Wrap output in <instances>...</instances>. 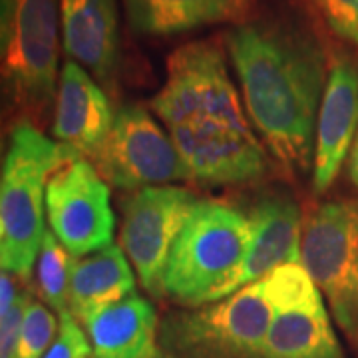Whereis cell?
I'll use <instances>...</instances> for the list:
<instances>
[{
  "mask_svg": "<svg viewBox=\"0 0 358 358\" xmlns=\"http://www.w3.org/2000/svg\"><path fill=\"white\" fill-rule=\"evenodd\" d=\"M225 44L271 152L291 171L308 169L329 78L320 42L293 22L255 20L227 30Z\"/></svg>",
  "mask_w": 358,
  "mask_h": 358,
  "instance_id": "obj_1",
  "label": "cell"
},
{
  "mask_svg": "<svg viewBox=\"0 0 358 358\" xmlns=\"http://www.w3.org/2000/svg\"><path fill=\"white\" fill-rule=\"evenodd\" d=\"M80 157L42 129L16 122L0 185V221L4 229L2 271L28 281L42 247L46 185L50 176Z\"/></svg>",
  "mask_w": 358,
  "mask_h": 358,
  "instance_id": "obj_2",
  "label": "cell"
},
{
  "mask_svg": "<svg viewBox=\"0 0 358 358\" xmlns=\"http://www.w3.org/2000/svg\"><path fill=\"white\" fill-rule=\"evenodd\" d=\"M251 245V221L223 201H195L167 261L164 291L185 305L221 301Z\"/></svg>",
  "mask_w": 358,
  "mask_h": 358,
  "instance_id": "obj_3",
  "label": "cell"
},
{
  "mask_svg": "<svg viewBox=\"0 0 358 358\" xmlns=\"http://www.w3.org/2000/svg\"><path fill=\"white\" fill-rule=\"evenodd\" d=\"M58 2L16 0L13 42L0 66V84L18 122L38 129L54 114L58 92Z\"/></svg>",
  "mask_w": 358,
  "mask_h": 358,
  "instance_id": "obj_4",
  "label": "cell"
},
{
  "mask_svg": "<svg viewBox=\"0 0 358 358\" xmlns=\"http://www.w3.org/2000/svg\"><path fill=\"white\" fill-rule=\"evenodd\" d=\"M301 265L329 299L338 324L358 336V201H327L308 213Z\"/></svg>",
  "mask_w": 358,
  "mask_h": 358,
  "instance_id": "obj_5",
  "label": "cell"
},
{
  "mask_svg": "<svg viewBox=\"0 0 358 358\" xmlns=\"http://www.w3.org/2000/svg\"><path fill=\"white\" fill-rule=\"evenodd\" d=\"M152 110L173 128L193 120H215L233 128H249L231 82L225 56L213 42H192L167 60L164 88L152 100Z\"/></svg>",
  "mask_w": 358,
  "mask_h": 358,
  "instance_id": "obj_6",
  "label": "cell"
},
{
  "mask_svg": "<svg viewBox=\"0 0 358 358\" xmlns=\"http://www.w3.org/2000/svg\"><path fill=\"white\" fill-rule=\"evenodd\" d=\"M94 162L100 176L120 189L192 179L171 136L141 106H122L115 112L112 131Z\"/></svg>",
  "mask_w": 358,
  "mask_h": 358,
  "instance_id": "obj_7",
  "label": "cell"
},
{
  "mask_svg": "<svg viewBox=\"0 0 358 358\" xmlns=\"http://www.w3.org/2000/svg\"><path fill=\"white\" fill-rule=\"evenodd\" d=\"M46 219L72 257L112 245L115 217L110 187L88 159L76 157L52 173L46 185Z\"/></svg>",
  "mask_w": 358,
  "mask_h": 358,
  "instance_id": "obj_8",
  "label": "cell"
},
{
  "mask_svg": "<svg viewBox=\"0 0 358 358\" xmlns=\"http://www.w3.org/2000/svg\"><path fill=\"white\" fill-rule=\"evenodd\" d=\"M275 317L261 355L265 358H341L319 287L301 263L267 277Z\"/></svg>",
  "mask_w": 358,
  "mask_h": 358,
  "instance_id": "obj_9",
  "label": "cell"
},
{
  "mask_svg": "<svg viewBox=\"0 0 358 358\" xmlns=\"http://www.w3.org/2000/svg\"><path fill=\"white\" fill-rule=\"evenodd\" d=\"M193 205L192 193L176 185L143 187L124 205L122 251L129 257L141 287L154 296L166 293L167 261Z\"/></svg>",
  "mask_w": 358,
  "mask_h": 358,
  "instance_id": "obj_10",
  "label": "cell"
},
{
  "mask_svg": "<svg viewBox=\"0 0 358 358\" xmlns=\"http://www.w3.org/2000/svg\"><path fill=\"white\" fill-rule=\"evenodd\" d=\"M192 179L205 183H243L263 176L267 157L249 128L215 120H193L169 128Z\"/></svg>",
  "mask_w": 358,
  "mask_h": 358,
  "instance_id": "obj_11",
  "label": "cell"
},
{
  "mask_svg": "<svg viewBox=\"0 0 358 358\" xmlns=\"http://www.w3.org/2000/svg\"><path fill=\"white\" fill-rule=\"evenodd\" d=\"M60 28L68 60L114 92L122 62L117 0H60Z\"/></svg>",
  "mask_w": 358,
  "mask_h": 358,
  "instance_id": "obj_12",
  "label": "cell"
},
{
  "mask_svg": "<svg viewBox=\"0 0 358 358\" xmlns=\"http://www.w3.org/2000/svg\"><path fill=\"white\" fill-rule=\"evenodd\" d=\"M52 134L84 159H94L108 140L114 114L102 86L72 60H66L54 102Z\"/></svg>",
  "mask_w": 358,
  "mask_h": 358,
  "instance_id": "obj_13",
  "label": "cell"
},
{
  "mask_svg": "<svg viewBox=\"0 0 358 358\" xmlns=\"http://www.w3.org/2000/svg\"><path fill=\"white\" fill-rule=\"evenodd\" d=\"M358 68L348 56H336L320 102L315 138V192L333 185L358 131Z\"/></svg>",
  "mask_w": 358,
  "mask_h": 358,
  "instance_id": "obj_14",
  "label": "cell"
},
{
  "mask_svg": "<svg viewBox=\"0 0 358 358\" xmlns=\"http://www.w3.org/2000/svg\"><path fill=\"white\" fill-rule=\"evenodd\" d=\"M251 245L239 273L223 289L221 299L261 281L289 263H301V213L299 207L282 197H268L251 213Z\"/></svg>",
  "mask_w": 358,
  "mask_h": 358,
  "instance_id": "obj_15",
  "label": "cell"
},
{
  "mask_svg": "<svg viewBox=\"0 0 358 358\" xmlns=\"http://www.w3.org/2000/svg\"><path fill=\"white\" fill-rule=\"evenodd\" d=\"M273 317L275 305L265 277L229 294L221 305L205 310L195 319V327L201 336L217 345L261 355Z\"/></svg>",
  "mask_w": 358,
  "mask_h": 358,
  "instance_id": "obj_16",
  "label": "cell"
},
{
  "mask_svg": "<svg viewBox=\"0 0 358 358\" xmlns=\"http://www.w3.org/2000/svg\"><path fill=\"white\" fill-rule=\"evenodd\" d=\"M90 358H155L154 307L140 294H129L124 301L102 308L86 322Z\"/></svg>",
  "mask_w": 358,
  "mask_h": 358,
  "instance_id": "obj_17",
  "label": "cell"
},
{
  "mask_svg": "<svg viewBox=\"0 0 358 358\" xmlns=\"http://www.w3.org/2000/svg\"><path fill=\"white\" fill-rule=\"evenodd\" d=\"M134 271L122 247L110 245L94 255L74 261L68 313L84 324L92 315L134 294Z\"/></svg>",
  "mask_w": 358,
  "mask_h": 358,
  "instance_id": "obj_18",
  "label": "cell"
},
{
  "mask_svg": "<svg viewBox=\"0 0 358 358\" xmlns=\"http://www.w3.org/2000/svg\"><path fill=\"white\" fill-rule=\"evenodd\" d=\"M255 0H124L129 26L150 36H171L243 18Z\"/></svg>",
  "mask_w": 358,
  "mask_h": 358,
  "instance_id": "obj_19",
  "label": "cell"
},
{
  "mask_svg": "<svg viewBox=\"0 0 358 358\" xmlns=\"http://www.w3.org/2000/svg\"><path fill=\"white\" fill-rule=\"evenodd\" d=\"M74 261L76 259L66 251L62 243L54 237V233L46 231L36 259L34 287L40 299L58 315L68 310V291Z\"/></svg>",
  "mask_w": 358,
  "mask_h": 358,
  "instance_id": "obj_20",
  "label": "cell"
},
{
  "mask_svg": "<svg viewBox=\"0 0 358 358\" xmlns=\"http://www.w3.org/2000/svg\"><path fill=\"white\" fill-rule=\"evenodd\" d=\"M58 327H60V320H56L50 308L44 307L40 301L30 299V303L26 307L14 358L44 357L58 334Z\"/></svg>",
  "mask_w": 358,
  "mask_h": 358,
  "instance_id": "obj_21",
  "label": "cell"
},
{
  "mask_svg": "<svg viewBox=\"0 0 358 358\" xmlns=\"http://www.w3.org/2000/svg\"><path fill=\"white\" fill-rule=\"evenodd\" d=\"M341 38L358 44V0H310Z\"/></svg>",
  "mask_w": 358,
  "mask_h": 358,
  "instance_id": "obj_22",
  "label": "cell"
},
{
  "mask_svg": "<svg viewBox=\"0 0 358 358\" xmlns=\"http://www.w3.org/2000/svg\"><path fill=\"white\" fill-rule=\"evenodd\" d=\"M88 334L80 329L78 320L66 310L60 315V327L48 352L42 358H90Z\"/></svg>",
  "mask_w": 358,
  "mask_h": 358,
  "instance_id": "obj_23",
  "label": "cell"
},
{
  "mask_svg": "<svg viewBox=\"0 0 358 358\" xmlns=\"http://www.w3.org/2000/svg\"><path fill=\"white\" fill-rule=\"evenodd\" d=\"M32 294L28 289L18 294L14 305L8 308V313L0 319V358H14L16 357V346L20 338V329L28 303Z\"/></svg>",
  "mask_w": 358,
  "mask_h": 358,
  "instance_id": "obj_24",
  "label": "cell"
},
{
  "mask_svg": "<svg viewBox=\"0 0 358 358\" xmlns=\"http://www.w3.org/2000/svg\"><path fill=\"white\" fill-rule=\"evenodd\" d=\"M14 10H16V0H0V66L4 62L13 42Z\"/></svg>",
  "mask_w": 358,
  "mask_h": 358,
  "instance_id": "obj_25",
  "label": "cell"
},
{
  "mask_svg": "<svg viewBox=\"0 0 358 358\" xmlns=\"http://www.w3.org/2000/svg\"><path fill=\"white\" fill-rule=\"evenodd\" d=\"M18 279L20 277L0 268V319L8 313V308L13 307L18 294L22 293L18 289Z\"/></svg>",
  "mask_w": 358,
  "mask_h": 358,
  "instance_id": "obj_26",
  "label": "cell"
},
{
  "mask_svg": "<svg viewBox=\"0 0 358 358\" xmlns=\"http://www.w3.org/2000/svg\"><path fill=\"white\" fill-rule=\"evenodd\" d=\"M348 176H350V181L355 183V187L358 189V131L357 140L352 143V154H350V164H348Z\"/></svg>",
  "mask_w": 358,
  "mask_h": 358,
  "instance_id": "obj_27",
  "label": "cell"
},
{
  "mask_svg": "<svg viewBox=\"0 0 358 358\" xmlns=\"http://www.w3.org/2000/svg\"><path fill=\"white\" fill-rule=\"evenodd\" d=\"M4 162H6V157H4V138L0 140V185H2V176H4Z\"/></svg>",
  "mask_w": 358,
  "mask_h": 358,
  "instance_id": "obj_28",
  "label": "cell"
},
{
  "mask_svg": "<svg viewBox=\"0 0 358 358\" xmlns=\"http://www.w3.org/2000/svg\"><path fill=\"white\" fill-rule=\"evenodd\" d=\"M0 140H2V122H0Z\"/></svg>",
  "mask_w": 358,
  "mask_h": 358,
  "instance_id": "obj_29",
  "label": "cell"
}]
</instances>
